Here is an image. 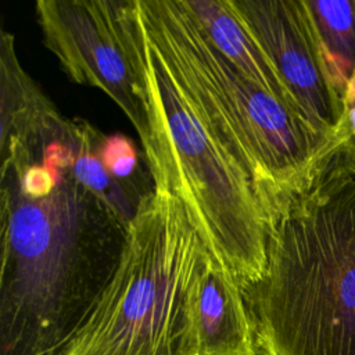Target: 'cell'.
Listing matches in <instances>:
<instances>
[{
	"label": "cell",
	"instance_id": "cell-1",
	"mask_svg": "<svg viewBox=\"0 0 355 355\" xmlns=\"http://www.w3.org/2000/svg\"><path fill=\"white\" fill-rule=\"evenodd\" d=\"M58 110L0 141V355H67L128 226L73 175Z\"/></svg>",
	"mask_w": 355,
	"mask_h": 355
},
{
	"label": "cell",
	"instance_id": "cell-2",
	"mask_svg": "<svg viewBox=\"0 0 355 355\" xmlns=\"http://www.w3.org/2000/svg\"><path fill=\"white\" fill-rule=\"evenodd\" d=\"M265 355H355V130L269 215L266 266L243 290Z\"/></svg>",
	"mask_w": 355,
	"mask_h": 355
},
{
	"label": "cell",
	"instance_id": "cell-3",
	"mask_svg": "<svg viewBox=\"0 0 355 355\" xmlns=\"http://www.w3.org/2000/svg\"><path fill=\"white\" fill-rule=\"evenodd\" d=\"M139 26L153 146L148 172L155 186L183 201L212 259L245 290L265 272L266 207L247 171Z\"/></svg>",
	"mask_w": 355,
	"mask_h": 355
},
{
	"label": "cell",
	"instance_id": "cell-4",
	"mask_svg": "<svg viewBox=\"0 0 355 355\" xmlns=\"http://www.w3.org/2000/svg\"><path fill=\"white\" fill-rule=\"evenodd\" d=\"M136 10L148 40L250 175L268 215L347 135L322 136L293 105L239 71L208 42L183 0H136Z\"/></svg>",
	"mask_w": 355,
	"mask_h": 355
},
{
	"label": "cell",
	"instance_id": "cell-5",
	"mask_svg": "<svg viewBox=\"0 0 355 355\" xmlns=\"http://www.w3.org/2000/svg\"><path fill=\"white\" fill-rule=\"evenodd\" d=\"M212 259L183 201L155 186L116 270L67 355H196L193 312Z\"/></svg>",
	"mask_w": 355,
	"mask_h": 355
},
{
	"label": "cell",
	"instance_id": "cell-6",
	"mask_svg": "<svg viewBox=\"0 0 355 355\" xmlns=\"http://www.w3.org/2000/svg\"><path fill=\"white\" fill-rule=\"evenodd\" d=\"M44 46L72 82L101 89L125 112L151 155L136 0H37Z\"/></svg>",
	"mask_w": 355,
	"mask_h": 355
},
{
	"label": "cell",
	"instance_id": "cell-7",
	"mask_svg": "<svg viewBox=\"0 0 355 355\" xmlns=\"http://www.w3.org/2000/svg\"><path fill=\"white\" fill-rule=\"evenodd\" d=\"M275 65L297 108L322 136L351 128L347 96L326 57L305 0H233Z\"/></svg>",
	"mask_w": 355,
	"mask_h": 355
},
{
	"label": "cell",
	"instance_id": "cell-8",
	"mask_svg": "<svg viewBox=\"0 0 355 355\" xmlns=\"http://www.w3.org/2000/svg\"><path fill=\"white\" fill-rule=\"evenodd\" d=\"M193 340L196 355H258L243 290L214 259L198 284Z\"/></svg>",
	"mask_w": 355,
	"mask_h": 355
},
{
	"label": "cell",
	"instance_id": "cell-9",
	"mask_svg": "<svg viewBox=\"0 0 355 355\" xmlns=\"http://www.w3.org/2000/svg\"><path fill=\"white\" fill-rule=\"evenodd\" d=\"M183 4L215 50L257 85L300 112L275 65L239 14L233 0H183Z\"/></svg>",
	"mask_w": 355,
	"mask_h": 355
},
{
	"label": "cell",
	"instance_id": "cell-10",
	"mask_svg": "<svg viewBox=\"0 0 355 355\" xmlns=\"http://www.w3.org/2000/svg\"><path fill=\"white\" fill-rule=\"evenodd\" d=\"M104 136L87 121L69 119L71 168L75 178L129 226L146 198L118 182L107 169L101 157Z\"/></svg>",
	"mask_w": 355,
	"mask_h": 355
},
{
	"label": "cell",
	"instance_id": "cell-11",
	"mask_svg": "<svg viewBox=\"0 0 355 355\" xmlns=\"http://www.w3.org/2000/svg\"><path fill=\"white\" fill-rule=\"evenodd\" d=\"M55 105L21 65L14 36L0 35V141L19 136L46 118Z\"/></svg>",
	"mask_w": 355,
	"mask_h": 355
},
{
	"label": "cell",
	"instance_id": "cell-12",
	"mask_svg": "<svg viewBox=\"0 0 355 355\" xmlns=\"http://www.w3.org/2000/svg\"><path fill=\"white\" fill-rule=\"evenodd\" d=\"M333 73L348 98L355 79V0H305Z\"/></svg>",
	"mask_w": 355,
	"mask_h": 355
},
{
	"label": "cell",
	"instance_id": "cell-13",
	"mask_svg": "<svg viewBox=\"0 0 355 355\" xmlns=\"http://www.w3.org/2000/svg\"><path fill=\"white\" fill-rule=\"evenodd\" d=\"M101 157L110 173L143 198H147L155 190V183L153 178H147L143 172L136 147L129 137L121 133L104 136Z\"/></svg>",
	"mask_w": 355,
	"mask_h": 355
},
{
	"label": "cell",
	"instance_id": "cell-14",
	"mask_svg": "<svg viewBox=\"0 0 355 355\" xmlns=\"http://www.w3.org/2000/svg\"><path fill=\"white\" fill-rule=\"evenodd\" d=\"M258 355H265V354H262L261 351H258Z\"/></svg>",
	"mask_w": 355,
	"mask_h": 355
}]
</instances>
